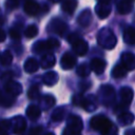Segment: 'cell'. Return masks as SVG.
I'll use <instances>...</instances> for the list:
<instances>
[{"mask_svg": "<svg viewBox=\"0 0 135 135\" xmlns=\"http://www.w3.org/2000/svg\"><path fill=\"white\" fill-rule=\"evenodd\" d=\"M23 8L28 16H36L40 12V5L35 0H26L24 2Z\"/></svg>", "mask_w": 135, "mask_h": 135, "instance_id": "obj_9", "label": "cell"}, {"mask_svg": "<svg viewBox=\"0 0 135 135\" xmlns=\"http://www.w3.org/2000/svg\"><path fill=\"white\" fill-rule=\"evenodd\" d=\"M120 97H121V103L118 107V109L120 108L124 109L131 103L133 99V90L130 88H122L120 90Z\"/></svg>", "mask_w": 135, "mask_h": 135, "instance_id": "obj_8", "label": "cell"}, {"mask_svg": "<svg viewBox=\"0 0 135 135\" xmlns=\"http://www.w3.org/2000/svg\"><path fill=\"white\" fill-rule=\"evenodd\" d=\"M47 28H49V31H50L51 33H55V34H57V35H59V36H62V35L66 32L68 25H66L65 22H63V21L60 20L59 18H55V19H53V20L50 22Z\"/></svg>", "mask_w": 135, "mask_h": 135, "instance_id": "obj_6", "label": "cell"}, {"mask_svg": "<svg viewBox=\"0 0 135 135\" xmlns=\"http://www.w3.org/2000/svg\"><path fill=\"white\" fill-rule=\"evenodd\" d=\"M23 66H24V71L26 73H30L31 74V73H35L38 70L39 63H38V61L35 58H27L25 60Z\"/></svg>", "mask_w": 135, "mask_h": 135, "instance_id": "obj_18", "label": "cell"}, {"mask_svg": "<svg viewBox=\"0 0 135 135\" xmlns=\"http://www.w3.org/2000/svg\"><path fill=\"white\" fill-rule=\"evenodd\" d=\"M4 40H5V33H4L3 30L0 28V42H2Z\"/></svg>", "mask_w": 135, "mask_h": 135, "instance_id": "obj_35", "label": "cell"}, {"mask_svg": "<svg viewBox=\"0 0 135 135\" xmlns=\"http://www.w3.org/2000/svg\"><path fill=\"white\" fill-rule=\"evenodd\" d=\"M118 120L122 124H130L134 121V115L129 113V112H124V113H122L121 115L118 116Z\"/></svg>", "mask_w": 135, "mask_h": 135, "instance_id": "obj_26", "label": "cell"}, {"mask_svg": "<svg viewBox=\"0 0 135 135\" xmlns=\"http://www.w3.org/2000/svg\"><path fill=\"white\" fill-rule=\"evenodd\" d=\"M77 0H62L61 1V8L69 15H73L77 7Z\"/></svg>", "mask_w": 135, "mask_h": 135, "instance_id": "obj_15", "label": "cell"}, {"mask_svg": "<svg viewBox=\"0 0 135 135\" xmlns=\"http://www.w3.org/2000/svg\"><path fill=\"white\" fill-rule=\"evenodd\" d=\"M82 126L83 123H82L81 117H79L78 115H71L68 118L65 131L74 134H79L82 130Z\"/></svg>", "mask_w": 135, "mask_h": 135, "instance_id": "obj_5", "label": "cell"}, {"mask_svg": "<svg viewBox=\"0 0 135 135\" xmlns=\"http://www.w3.org/2000/svg\"><path fill=\"white\" fill-rule=\"evenodd\" d=\"M124 135H135V130H128Z\"/></svg>", "mask_w": 135, "mask_h": 135, "instance_id": "obj_36", "label": "cell"}, {"mask_svg": "<svg viewBox=\"0 0 135 135\" xmlns=\"http://www.w3.org/2000/svg\"><path fill=\"white\" fill-rule=\"evenodd\" d=\"M43 83L46 85H54L58 81V74L55 72H49L43 76Z\"/></svg>", "mask_w": 135, "mask_h": 135, "instance_id": "obj_23", "label": "cell"}, {"mask_svg": "<svg viewBox=\"0 0 135 135\" xmlns=\"http://www.w3.org/2000/svg\"><path fill=\"white\" fill-rule=\"evenodd\" d=\"M37 34H38V28H37V26H36L35 24H31V25H28V26L25 28V31H24V35H25V37H26V38H30V39L36 37Z\"/></svg>", "mask_w": 135, "mask_h": 135, "instance_id": "obj_28", "label": "cell"}, {"mask_svg": "<svg viewBox=\"0 0 135 135\" xmlns=\"http://www.w3.org/2000/svg\"><path fill=\"white\" fill-rule=\"evenodd\" d=\"M9 129H11L9 120H1L0 121V135H8Z\"/></svg>", "mask_w": 135, "mask_h": 135, "instance_id": "obj_30", "label": "cell"}, {"mask_svg": "<svg viewBox=\"0 0 135 135\" xmlns=\"http://www.w3.org/2000/svg\"><path fill=\"white\" fill-rule=\"evenodd\" d=\"M14 102H15L14 96H11L6 92L5 94L0 92V105L1 107H11L12 104H14Z\"/></svg>", "mask_w": 135, "mask_h": 135, "instance_id": "obj_24", "label": "cell"}, {"mask_svg": "<svg viewBox=\"0 0 135 135\" xmlns=\"http://www.w3.org/2000/svg\"><path fill=\"white\" fill-rule=\"evenodd\" d=\"M95 12L100 19H104L111 13V5L110 3H98L95 7Z\"/></svg>", "mask_w": 135, "mask_h": 135, "instance_id": "obj_14", "label": "cell"}, {"mask_svg": "<svg viewBox=\"0 0 135 135\" xmlns=\"http://www.w3.org/2000/svg\"><path fill=\"white\" fill-rule=\"evenodd\" d=\"M5 92L7 94H9L11 96H17L19 95L21 92H22V86L20 83L18 82H15V81H8L6 84H5V88H4Z\"/></svg>", "mask_w": 135, "mask_h": 135, "instance_id": "obj_13", "label": "cell"}, {"mask_svg": "<svg viewBox=\"0 0 135 135\" xmlns=\"http://www.w3.org/2000/svg\"><path fill=\"white\" fill-rule=\"evenodd\" d=\"M60 43L57 39L55 38H50L47 40H41V41H37L34 45H33V51L37 54L39 53H43V52H47L54 49L59 47Z\"/></svg>", "mask_w": 135, "mask_h": 135, "instance_id": "obj_4", "label": "cell"}, {"mask_svg": "<svg viewBox=\"0 0 135 135\" xmlns=\"http://www.w3.org/2000/svg\"><path fill=\"white\" fill-rule=\"evenodd\" d=\"M64 108H57L54 112H53V114H52V120L53 121H57V122H59V121H61L62 119H63V117H64Z\"/></svg>", "mask_w": 135, "mask_h": 135, "instance_id": "obj_27", "label": "cell"}, {"mask_svg": "<svg viewBox=\"0 0 135 135\" xmlns=\"http://www.w3.org/2000/svg\"><path fill=\"white\" fill-rule=\"evenodd\" d=\"M50 1H52V2H55V3H57V2H61L62 0H50Z\"/></svg>", "mask_w": 135, "mask_h": 135, "instance_id": "obj_39", "label": "cell"}, {"mask_svg": "<svg viewBox=\"0 0 135 135\" xmlns=\"http://www.w3.org/2000/svg\"><path fill=\"white\" fill-rule=\"evenodd\" d=\"M56 63V58L53 54H46L42 57L41 61H40V64L42 66V69H50L52 68L54 64Z\"/></svg>", "mask_w": 135, "mask_h": 135, "instance_id": "obj_22", "label": "cell"}, {"mask_svg": "<svg viewBox=\"0 0 135 135\" xmlns=\"http://www.w3.org/2000/svg\"><path fill=\"white\" fill-rule=\"evenodd\" d=\"M123 40L127 44H135V26H128L124 30Z\"/></svg>", "mask_w": 135, "mask_h": 135, "instance_id": "obj_17", "label": "cell"}, {"mask_svg": "<svg viewBox=\"0 0 135 135\" xmlns=\"http://www.w3.org/2000/svg\"><path fill=\"white\" fill-rule=\"evenodd\" d=\"M39 86L38 85H33V86H31L30 88V90H28V92H27V96H28V98H31V99H36V98H38L39 97Z\"/></svg>", "mask_w": 135, "mask_h": 135, "instance_id": "obj_31", "label": "cell"}, {"mask_svg": "<svg viewBox=\"0 0 135 135\" xmlns=\"http://www.w3.org/2000/svg\"><path fill=\"white\" fill-rule=\"evenodd\" d=\"M98 3H110L111 0H97Z\"/></svg>", "mask_w": 135, "mask_h": 135, "instance_id": "obj_37", "label": "cell"}, {"mask_svg": "<svg viewBox=\"0 0 135 135\" xmlns=\"http://www.w3.org/2000/svg\"><path fill=\"white\" fill-rule=\"evenodd\" d=\"M68 41L72 44L74 52L78 55V56H83L86 54L88 52V43L84 39H82L81 37H79L76 33L71 34L68 37Z\"/></svg>", "mask_w": 135, "mask_h": 135, "instance_id": "obj_2", "label": "cell"}, {"mask_svg": "<svg viewBox=\"0 0 135 135\" xmlns=\"http://www.w3.org/2000/svg\"><path fill=\"white\" fill-rule=\"evenodd\" d=\"M19 4V0H7V7L8 8H16Z\"/></svg>", "mask_w": 135, "mask_h": 135, "instance_id": "obj_34", "label": "cell"}, {"mask_svg": "<svg viewBox=\"0 0 135 135\" xmlns=\"http://www.w3.org/2000/svg\"><path fill=\"white\" fill-rule=\"evenodd\" d=\"M98 42L107 49H112L116 44V37L109 28H102L98 34Z\"/></svg>", "mask_w": 135, "mask_h": 135, "instance_id": "obj_3", "label": "cell"}, {"mask_svg": "<svg viewBox=\"0 0 135 135\" xmlns=\"http://www.w3.org/2000/svg\"><path fill=\"white\" fill-rule=\"evenodd\" d=\"M41 133H42L41 126H36L30 130V135H41Z\"/></svg>", "mask_w": 135, "mask_h": 135, "instance_id": "obj_33", "label": "cell"}, {"mask_svg": "<svg viewBox=\"0 0 135 135\" xmlns=\"http://www.w3.org/2000/svg\"><path fill=\"white\" fill-rule=\"evenodd\" d=\"M44 135H55V134H54L53 132H47V133H45Z\"/></svg>", "mask_w": 135, "mask_h": 135, "instance_id": "obj_38", "label": "cell"}, {"mask_svg": "<svg viewBox=\"0 0 135 135\" xmlns=\"http://www.w3.org/2000/svg\"><path fill=\"white\" fill-rule=\"evenodd\" d=\"M76 61L77 60H76L74 55H72L71 53H65L61 58L60 65L63 70H71L76 64Z\"/></svg>", "mask_w": 135, "mask_h": 135, "instance_id": "obj_10", "label": "cell"}, {"mask_svg": "<svg viewBox=\"0 0 135 135\" xmlns=\"http://www.w3.org/2000/svg\"><path fill=\"white\" fill-rule=\"evenodd\" d=\"M133 9V3L131 0H120L117 4V12L119 14H129Z\"/></svg>", "mask_w": 135, "mask_h": 135, "instance_id": "obj_16", "label": "cell"}, {"mask_svg": "<svg viewBox=\"0 0 135 135\" xmlns=\"http://www.w3.org/2000/svg\"><path fill=\"white\" fill-rule=\"evenodd\" d=\"M9 35L15 40H19L21 38V33H20L19 28H17V27H12L9 30Z\"/></svg>", "mask_w": 135, "mask_h": 135, "instance_id": "obj_32", "label": "cell"}, {"mask_svg": "<svg viewBox=\"0 0 135 135\" xmlns=\"http://www.w3.org/2000/svg\"><path fill=\"white\" fill-rule=\"evenodd\" d=\"M124 68L130 71L135 69V55L133 53H123L121 55V62Z\"/></svg>", "mask_w": 135, "mask_h": 135, "instance_id": "obj_11", "label": "cell"}, {"mask_svg": "<svg viewBox=\"0 0 135 135\" xmlns=\"http://www.w3.org/2000/svg\"><path fill=\"white\" fill-rule=\"evenodd\" d=\"M77 74L79 75V76H81V77H86V76H89L90 75V72H91V69H90V66L89 65H86L85 63H82V64H80L78 68H77Z\"/></svg>", "mask_w": 135, "mask_h": 135, "instance_id": "obj_29", "label": "cell"}, {"mask_svg": "<svg viewBox=\"0 0 135 135\" xmlns=\"http://www.w3.org/2000/svg\"><path fill=\"white\" fill-rule=\"evenodd\" d=\"M91 128L95 131H98L101 135H109L112 131H114V126L112 121L104 115H95L92 117L90 121Z\"/></svg>", "mask_w": 135, "mask_h": 135, "instance_id": "obj_1", "label": "cell"}, {"mask_svg": "<svg viewBox=\"0 0 135 135\" xmlns=\"http://www.w3.org/2000/svg\"><path fill=\"white\" fill-rule=\"evenodd\" d=\"M131 1H132V0H131Z\"/></svg>", "mask_w": 135, "mask_h": 135, "instance_id": "obj_40", "label": "cell"}, {"mask_svg": "<svg viewBox=\"0 0 135 135\" xmlns=\"http://www.w3.org/2000/svg\"><path fill=\"white\" fill-rule=\"evenodd\" d=\"M41 115V110L39 107L35 105V104H31L27 107L26 109V116L32 119V120H36L37 118H39Z\"/></svg>", "mask_w": 135, "mask_h": 135, "instance_id": "obj_20", "label": "cell"}, {"mask_svg": "<svg viewBox=\"0 0 135 135\" xmlns=\"http://www.w3.org/2000/svg\"><path fill=\"white\" fill-rule=\"evenodd\" d=\"M11 127L16 134L22 133L26 128V121L22 116H16L11 120Z\"/></svg>", "mask_w": 135, "mask_h": 135, "instance_id": "obj_7", "label": "cell"}, {"mask_svg": "<svg viewBox=\"0 0 135 135\" xmlns=\"http://www.w3.org/2000/svg\"><path fill=\"white\" fill-rule=\"evenodd\" d=\"M128 73V70L124 68V65L122 63H117L113 70H112V76L116 79H119V78H123Z\"/></svg>", "mask_w": 135, "mask_h": 135, "instance_id": "obj_19", "label": "cell"}, {"mask_svg": "<svg viewBox=\"0 0 135 135\" xmlns=\"http://www.w3.org/2000/svg\"><path fill=\"white\" fill-rule=\"evenodd\" d=\"M92 21V14L90 9H84L78 17V23L82 26H88Z\"/></svg>", "mask_w": 135, "mask_h": 135, "instance_id": "obj_21", "label": "cell"}, {"mask_svg": "<svg viewBox=\"0 0 135 135\" xmlns=\"http://www.w3.org/2000/svg\"><path fill=\"white\" fill-rule=\"evenodd\" d=\"M13 60V55L9 51H4L0 53V63L2 65H9Z\"/></svg>", "mask_w": 135, "mask_h": 135, "instance_id": "obj_25", "label": "cell"}, {"mask_svg": "<svg viewBox=\"0 0 135 135\" xmlns=\"http://www.w3.org/2000/svg\"><path fill=\"white\" fill-rule=\"evenodd\" d=\"M105 65H107V62L103 60V59H100V58H94L92 61H91V66L90 69L96 73L97 75H100L104 72V69H105Z\"/></svg>", "mask_w": 135, "mask_h": 135, "instance_id": "obj_12", "label": "cell"}]
</instances>
